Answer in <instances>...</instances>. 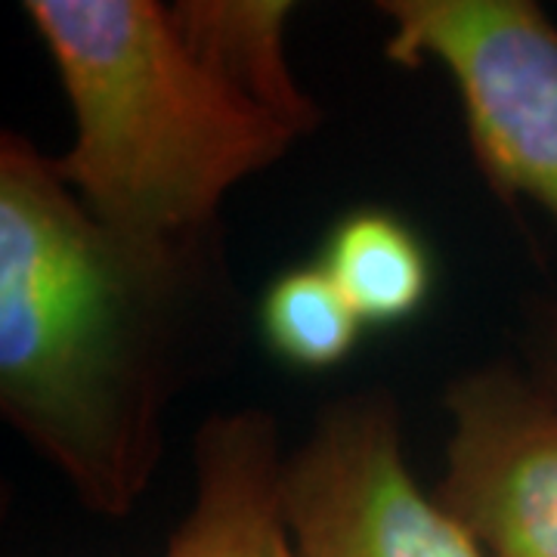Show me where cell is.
Listing matches in <instances>:
<instances>
[{"label":"cell","mask_w":557,"mask_h":557,"mask_svg":"<svg viewBox=\"0 0 557 557\" xmlns=\"http://www.w3.org/2000/svg\"><path fill=\"white\" fill-rule=\"evenodd\" d=\"M548 387L557 391V317L552 319V325H548Z\"/></svg>","instance_id":"30bf717a"},{"label":"cell","mask_w":557,"mask_h":557,"mask_svg":"<svg viewBox=\"0 0 557 557\" xmlns=\"http://www.w3.org/2000/svg\"><path fill=\"white\" fill-rule=\"evenodd\" d=\"M75 143L60 177L137 255L189 260L223 196L295 134L233 94L149 0H32Z\"/></svg>","instance_id":"7a4b0ae2"},{"label":"cell","mask_w":557,"mask_h":557,"mask_svg":"<svg viewBox=\"0 0 557 557\" xmlns=\"http://www.w3.org/2000/svg\"><path fill=\"white\" fill-rule=\"evenodd\" d=\"M278 493L300 557H490L409 474L384 397L338 403L282 465Z\"/></svg>","instance_id":"277c9868"},{"label":"cell","mask_w":557,"mask_h":557,"mask_svg":"<svg viewBox=\"0 0 557 557\" xmlns=\"http://www.w3.org/2000/svg\"><path fill=\"white\" fill-rule=\"evenodd\" d=\"M437 502L490 557H557V391L490 369L449 394Z\"/></svg>","instance_id":"5b68a950"},{"label":"cell","mask_w":557,"mask_h":557,"mask_svg":"<svg viewBox=\"0 0 557 557\" xmlns=\"http://www.w3.org/2000/svg\"><path fill=\"white\" fill-rule=\"evenodd\" d=\"M196 465L199 496L164 557H300L282 515V465L270 418H211L196 443Z\"/></svg>","instance_id":"8992f818"},{"label":"cell","mask_w":557,"mask_h":557,"mask_svg":"<svg viewBox=\"0 0 557 557\" xmlns=\"http://www.w3.org/2000/svg\"><path fill=\"white\" fill-rule=\"evenodd\" d=\"M183 267L127 248L57 161L3 137L0 406L94 511H131L156 465L161 310Z\"/></svg>","instance_id":"6da1fadb"},{"label":"cell","mask_w":557,"mask_h":557,"mask_svg":"<svg viewBox=\"0 0 557 557\" xmlns=\"http://www.w3.org/2000/svg\"><path fill=\"white\" fill-rule=\"evenodd\" d=\"M260 332L282 362L325 372L354 354L362 319L325 267H292L260 300Z\"/></svg>","instance_id":"9c48e42d"},{"label":"cell","mask_w":557,"mask_h":557,"mask_svg":"<svg viewBox=\"0 0 557 557\" xmlns=\"http://www.w3.org/2000/svg\"><path fill=\"white\" fill-rule=\"evenodd\" d=\"M282 0H186L171 7L180 38L233 94L295 137L317 124V106L298 87L285 57Z\"/></svg>","instance_id":"52a82bcc"},{"label":"cell","mask_w":557,"mask_h":557,"mask_svg":"<svg viewBox=\"0 0 557 557\" xmlns=\"http://www.w3.org/2000/svg\"><path fill=\"white\" fill-rule=\"evenodd\" d=\"M322 267L362 325L416 317L431 292V258L418 233L391 211H354L325 242Z\"/></svg>","instance_id":"ba28073f"},{"label":"cell","mask_w":557,"mask_h":557,"mask_svg":"<svg viewBox=\"0 0 557 557\" xmlns=\"http://www.w3.org/2000/svg\"><path fill=\"white\" fill-rule=\"evenodd\" d=\"M387 57L440 62L458 87L478 159L505 196L557 220V28L527 0H387Z\"/></svg>","instance_id":"3957f363"}]
</instances>
